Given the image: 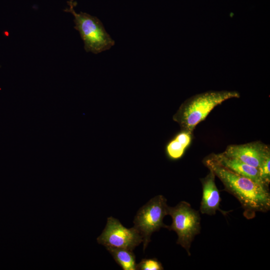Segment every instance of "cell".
Instances as JSON below:
<instances>
[{"mask_svg": "<svg viewBox=\"0 0 270 270\" xmlns=\"http://www.w3.org/2000/svg\"><path fill=\"white\" fill-rule=\"evenodd\" d=\"M240 96L238 92L231 90H210L196 94L180 105L172 119L181 130L192 132L215 107L225 100Z\"/></svg>", "mask_w": 270, "mask_h": 270, "instance_id": "obj_2", "label": "cell"}, {"mask_svg": "<svg viewBox=\"0 0 270 270\" xmlns=\"http://www.w3.org/2000/svg\"><path fill=\"white\" fill-rule=\"evenodd\" d=\"M204 164L222 182L224 190L238 200L246 218H254L258 212L269 211L268 188L222 166L208 156L204 160Z\"/></svg>", "mask_w": 270, "mask_h": 270, "instance_id": "obj_1", "label": "cell"}, {"mask_svg": "<svg viewBox=\"0 0 270 270\" xmlns=\"http://www.w3.org/2000/svg\"><path fill=\"white\" fill-rule=\"evenodd\" d=\"M137 270H162V263L156 258H144L137 264Z\"/></svg>", "mask_w": 270, "mask_h": 270, "instance_id": "obj_12", "label": "cell"}, {"mask_svg": "<svg viewBox=\"0 0 270 270\" xmlns=\"http://www.w3.org/2000/svg\"><path fill=\"white\" fill-rule=\"evenodd\" d=\"M215 175L209 170V173L200 180L202 185V198L200 211L202 214L214 215L218 210L224 216L229 212L220 208L221 202L220 192L215 182Z\"/></svg>", "mask_w": 270, "mask_h": 270, "instance_id": "obj_8", "label": "cell"}, {"mask_svg": "<svg viewBox=\"0 0 270 270\" xmlns=\"http://www.w3.org/2000/svg\"><path fill=\"white\" fill-rule=\"evenodd\" d=\"M67 3L69 8L64 11L74 16V28L80 32L86 52L98 54L110 49L114 44V41L98 18L86 12H76L74 8L76 3L74 0H70Z\"/></svg>", "mask_w": 270, "mask_h": 270, "instance_id": "obj_3", "label": "cell"}, {"mask_svg": "<svg viewBox=\"0 0 270 270\" xmlns=\"http://www.w3.org/2000/svg\"><path fill=\"white\" fill-rule=\"evenodd\" d=\"M222 153L258 168L265 159L270 156V150L268 145L256 141L229 145Z\"/></svg>", "mask_w": 270, "mask_h": 270, "instance_id": "obj_7", "label": "cell"}, {"mask_svg": "<svg viewBox=\"0 0 270 270\" xmlns=\"http://www.w3.org/2000/svg\"><path fill=\"white\" fill-rule=\"evenodd\" d=\"M270 156L267 157L258 168L260 178L263 184L268 187L270 182Z\"/></svg>", "mask_w": 270, "mask_h": 270, "instance_id": "obj_13", "label": "cell"}, {"mask_svg": "<svg viewBox=\"0 0 270 270\" xmlns=\"http://www.w3.org/2000/svg\"><path fill=\"white\" fill-rule=\"evenodd\" d=\"M166 199L158 195L150 199L141 207L134 220V227L139 232L142 238L144 250L150 241L152 233L161 228H167L163 220L168 215V206Z\"/></svg>", "mask_w": 270, "mask_h": 270, "instance_id": "obj_5", "label": "cell"}, {"mask_svg": "<svg viewBox=\"0 0 270 270\" xmlns=\"http://www.w3.org/2000/svg\"><path fill=\"white\" fill-rule=\"evenodd\" d=\"M106 250L122 270H137L136 256L132 250L124 248H106Z\"/></svg>", "mask_w": 270, "mask_h": 270, "instance_id": "obj_11", "label": "cell"}, {"mask_svg": "<svg viewBox=\"0 0 270 270\" xmlns=\"http://www.w3.org/2000/svg\"><path fill=\"white\" fill-rule=\"evenodd\" d=\"M208 156L222 166L265 186L260 178L258 168L236 158L228 156L222 152L212 154Z\"/></svg>", "mask_w": 270, "mask_h": 270, "instance_id": "obj_9", "label": "cell"}, {"mask_svg": "<svg viewBox=\"0 0 270 270\" xmlns=\"http://www.w3.org/2000/svg\"><path fill=\"white\" fill-rule=\"evenodd\" d=\"M168 215L171 216L172 222L166 228L176 233L178 237L176 244L184 248L190 256L192 243L200 232L199 212L192 208L188 202L181 201L175 206H168Z\"/></svg>", "mask_w": 270, "mask_h": 270, "instance_id": "obj_4", "label": "cell"}, {"mask_svg": "<svg viewBox=\"0 0 270 270\" xmlns=\"http://www.w3.org/2000/svg\"><path fill=\"white\" fill-rule=\"evenodd\" d=\"M192 133L181 130L167 143L165 151L170 160H176L182 157L186 150L191 142Z\"/></svg>", "mask_w": 270, "mask_h": 270, "instance_id": "obj_10", "label": "cell"}, {"mask_svg": "<svg viewBox=\"0 0 270 270\" xmlns=\"http://www.w3.org/2000/svg\"><path fill=\"white\" fill-rule=\"evenodd\" d=\"M106 248H124L133 250L142 242L139 232L134 226L126 228L112 216L107 219L106 226L97 238Z\"/></svg>", "mask_w": 270, "mask_h": 270, "instance_id": "obj_6", "label": "cell"}]
</instances>
